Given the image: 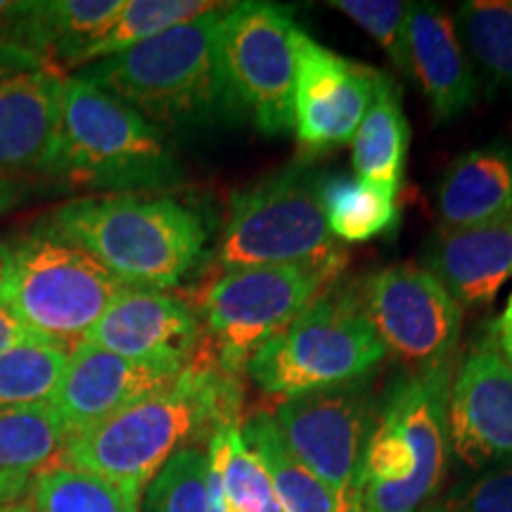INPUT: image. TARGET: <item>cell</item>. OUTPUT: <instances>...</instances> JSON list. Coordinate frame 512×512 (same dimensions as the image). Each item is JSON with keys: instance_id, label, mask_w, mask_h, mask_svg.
Listing matches in <instances>:
<instances>
[{"instance_id": "obj_35", "label": "cell", "mask_w": 512, "mask_h": 512, "mask_svg": "<svg viewBox=\"0 0 512 512\" xmlns=\"http://www.w3.org/2000/svg\"><path fill=\"white\" fill-rule=\"evenodd\" d=\"M0 512H34V508H31V501H17V503L0 505Z\"/></svg>"}, {"instance_id": "obj_26", "label": "cell", "mask_w": 512, "mask_h": 512, "mask_svg": "<svg viewBox=\"0 0 512 512\" xmlns=\"http://www.w3.org/2000/svg\"><path fill=\"white\" fill-rule=\"evenodd\" d=\"M140 496L67 465H50L31 482L34 512H138Z\"/></svg>"}, {"instance_id": "obj_20", "label": "cell", "mask_w": 512, "mask_h": 512, "mask_svg": "<svg viewBox=\"0 0 512 512\" xmlns=\"http://www.w3.org/2000/svg\"><path fill=\"white\" fill-rule=\"evenodd\" d=\"M441 228H470L512 214V145L465 152L437 188Z\"/></svg>"}, {"instance_id": "obj_27", "label": "cell", "mask_w": 512, "mask_h": 512, "mask_svg": "<svg viewBox=\"0 0 512 512\" xmlns=\"http://www.w3.org/2000/svg\"><path fill=\"white\" fill-rule=\"evenodd\" d=\"M207 453L219 470L228 512H283L266 467L247 448L240 425L221 427L209 439Z\"/></svg>"}, {"instance_id": "obj_15", "label": "cell", "mask_w": 512, "mask_h": 512, "mask_svg": "<svg viewBox=\"0 0 512 512\" xmlns=\"http://www.w3.org/2000/svg\"><path fill=\"white\" fill-rule=\"evenodd\" d=\"M183 370L185 366H171V363L131 361L81 342L69 354L67 368L50 406L69 439L110 418L121 408L171 387Z\"/></svg>"}, {"instance_id": "obj_33", "label": "cell", "mask_w": 512, "mask_h": 512, "mask_svg": "<svg viewBox=\"0 0 512 512\" xmlns=\"http://www.w3.org/2000/svg\"><path fill=\"white\" fill-rule=\"evenodd\" d=\"M34 335H29L27 330H24V325L19 323V320L12 316V313L5 309L3 304H0V354L3 351H8L10 347H15V344L24 342V339H29Z\"/></svg>"}, {"instance_id": "obj_4", "label": "cell", "mask_w": 512, "mask_h": 512, "mask_svg": "<svg viewBox=\"0 0 512 512\" xmlns=\"http://www.w3.org/2000/svg\"><path fill=\"white\" fill-rule=\"evenodd\" d=\"M451 363L399 375L377 401L361 472L363 512H425L444 482Z\"/></svg>"}, {"instance_id": "obj_22", "label": "cell", "mask_w": 512, "mask_h": 512, "mask_svg": "<svg viewBox=\"0 0 512 512\" xmlns=\"http://www.w3.org/2000/svg\"><path fill=\"white\" fill-rule=\"evenodd\" d=\"M351 145L356 176L396 197L406 166L408 124L399 93L384 74Z\"/></svg>"}, {"instance_id": "obj_7", "label": "cell", "mask_w": 512, "mask_h": 512, "mask_svg": "<svg viewBox=\"0 0 512 512\" xmlns=\"http://www.w3.org/2000/svg\"><path fill=\"white\" fill-rule=\"evenodd\" d=\"M387 351L356 294H320L290 328L247 361V375L268 396L318 392L373 375Z\"/></svg>"}, {"instance_id": "obj_34", "label": "cell", "mask_w": 512, "mask_h": 512, "mask_svg": "<svg viewBox=\"0 0 512 512\" xmlns=\"http://www.w3.org/2000/svg\"><path fill=\"white\" fill-rule=\"evenodd\" d=\"M496 347L501 351V356L512 366V292L508 297V304L501 313L496 323Z\"/></svg>"}, {"instance_id": "obj_3", "label": "cell", "mask_w": 512, "mask_h": 512, "mask_svg": "<svg viewBox=\"0 0 512 512\" xmlns=\"http://www.w3.org/2000/svg\"><path fill=\"white\" fill-rule=\"evenodd\" d=\"M38 230L67 240L128 287H176L202 259L207 228L169 197H86L57 207Z\"/></svg>"}, {"instance_id": "obj_32", "label": "cell", "mask_w": 512, "mask_h": 512, "mask_svg": "<svg viewBox=\"0 0 512 512\" xmlns=\"http://www.w3.org/2000/svg\"><path fill=\"white\" fill-rule=\"evenodd\" d=\"M425 512H512V463L472 472Z\"/></svg>"}, {"instance_id": "obj_8", "label": "cell", "mask_w": 512, "mask_h": 512, "mask_svg": "<svg viewBox=\"0 0 512 512\" xmlns=\"http://www.w3.org/2000/svg\"><path fill=\"white\" fill-rule=\"evenodd\" d=\"M320 183L323 176L302 162L235 192L219 247L226 271L342 261L325 223Z\"/></svg>"}, {"instance_id": "obj_16", "label": "cell", "mask_w": 512, "mask_h": 512, "mask_svg": "<svg viewBox=\"0 0 512 512\" xmlns=\"http://www.w3.org/2000/svg\"><path fill=\"white\" fill-rule=\"evenodd\" d=\"M83 342L131 361L188 366L200 342V323L178 297L147 287H126Z\"/></svg>"}, {"instance_id": "obj_37", "label": "cell", "mask_w": 512, "mask_h": 512, "mask_svg": "<svg viewBox=\"0 0 512 512\" xmlns=\"http://www.w3.org/2000/svg\"><path fill=\"white\" fill-rule=\"evenodd\" d=\"M12 8H15V3H5V0H0V24L5 22V17L10 15Z\"/></svg>"}, {"instance_id": "obj_12", "label": "cell", "mask_w": 512, "mask_h": 512, "mask_svg": "<svg viewBox=\"0 0 512 512\" xmlns=\"http://www.w3.org/2000/svg\"><path fill=\"white\" fill-rule=\"evenodd\" d=\"M361 302L384 351L399 358L408 373L451 363L463 309L425 266L382 268L366 280Z\"/></svg>"}, {"instance_id": "obj_6", "label": "cell", "mask_w": 512, "mask_h": 512, "mask_svg": "<svg viewBox=\"0 0 512 512\" xmlns=\"http://www.w3.org/2000/svg\"><path fill=\"white\" fill-rule=\"evenodd\" d=\"M128 285L72 242L38 230L0 249V304L69 354Z\"/></svg>"}, {"instance_id": "obj_31", "label": "cell", "mask_w": 512, "mask_h": 512, "mask_svg": "<svg viewBox=\"0 0 512 512\" xmlns=\"http://www.w3.org/2000/svg\"><path fill=\"white\" fill-rule=\"evenodd\" d=\"M332 8L344 12L387 53L399 72L408 74L406 38L411 3L401 0H332Z\"/></svg>"}, {"instance_id": "obj_11", "label": "cell", "mask_w": 512, "mask_h": 512, "mask_svg": "<svg viewBox=\"0 0 512 512\" xmlns=\"http://www.w3.org/2000/svg\"><path fill=\"white\" fill-rule=\"evenodd\" d=\"M373 377L285 399L273 422L287 448L342 503L361 496V472L373 434Z\"/></svg>"}, {"instance_id": "obj_38", "label": "cell", "mask_w": 512, "mask_h": 512, "mask_svg": "<svg viewBox=\"0 0 512 512\" xmlns=\"http://www.w3.org/2000/svg\"><path fill=\"white\" fill-rule=\"evenodd\" d=\"M3 200H8V197H5V192H3V185H0V204H3Z\"/></svg>"}, {"instance_id": "obj_18", "label": "cell", "mask_w": 512, "mask_h": 512, "mask_svg": "<svg viewBox=\"0 0 512 512\" xmlns=\"http://www.w3.org/2000/svg\"><path fill=\"white\" fill-rule=\"evenodd\" d=\"M406 57L408 74L425 93L434 119L444 124L470 110L477 98V76L451 12L434 3L413 5Z\"/></svg>"}, {"instance_id": "obj_2", "label": "cell", "mask_w": 512, "mask_h": 512, "mask_svg": "<svg viewBox=\"0 0 512 512\" xmlns=\"http://www.w3.org/2000/svg\"><path fill=\"white\" fill-rule=\"evenodd\" d=\"M226 8L164 31L79 76L133 107L152 126H195L242 114L223 74L219 34Z\"/></svg>"}, {"instance_id": "obj_29", "label": "cell", "mask_w": 512, "mask_h": 512, "mask_svg": "<svg viewBox=\"0 0 512 512\" xmlns=\"http://www.w3.org/2000/svg\"><path fill=\"white\" fill-rule=\"evenodd\" d=\"M463 46L496 86L512 91V0H470L458 10Z\"/></svg>"}, {"instance_id": "obj_21", "label": "cell", "mask_w": 512, "mask_h": 512, "mask_svg": "<svg viewBox=\"0 0 512 512\" xmlns=\"http://www.w3.org/2000/svg\"><path fill=\"white\" fill-rule=\"evenodd\" d=\"M67 444L50 403L0 408V505L17 503L34 477L60 460Z\"/></svg>"}, {"instance_id": "obj_28", "label": "cell", "mask_w": 512, "mask_h": 512, "mask_svg": "<svg viewBox=\"0 0 512 512\" xmlns=\"http://www.w3.org/2000/svg\"><path fill=\"white\" fill-rule=\"evenodd\" d=\"M69 351L29 337L0 354V408L50 403L67 368Z\"/></svg>"}, {"instance_id": "obj_23", "label": "cell", "mask_w": 512, "mask_h": 512, "mask_svg": "<svg viewBox=\"0 0 512 512\" xmlns=\"http://www.w3.org/2000/svg\"><path fill=\"white\" fill-rule=\"evenodd\" d=\"M242 439L249 451L261 460L271 479L275 496L283 512H342L344 503L294 458V453L280 437L273 415L256 413L242 427Z\"/></svg>"}, {"instance_id": "obj_13", "label": "cell", "mask_w": 512, "mask_h": 512, "mask_svg": "<svg viewBox=\"0 0 512 512\" xmlns=\"http://www.w3.org/2000/svg\"><path fill=\"white\" fill-rule=\"evenodd\" d=\"M294 128L309 152H328L354 140L375 98L382 72L358 64L294 29Z\"/></svg>"}, {"instance_id": "obj_19", "label": "cell", "mask_w": 512, "mask_h": 512, "mask_svg": "<svg viewBox=\"0 0 512 512\" xmlns=\"http://www.w3.org/2000/svg\"><path fill=\"white\" fill-rule=\"evenodd\" d=\"M425 268L460 306H486L512 278V214L470 228H441Z\"/></svg>"}, {"instance_id": "obj_10", "label": "cell", "mask_w": 512, "mask_h": 512, "mask_svg": "<svg viewBox=\"0 0 512 512\" xmlns=\"http://www.w3.org/2000/svg\"><path fill=\"white\" fill-rule=\"evenodd\" d=\"M294 29L275 3H233L223 12L219 53L235 105L266 136L294 128Z\"/></svg>"}, {"instance_id": "obj_9", "label": "cell", "mask_w": 512, "mask_h": 512, "mask_svg": "<svg viewBox=\"0 0 512 512\" xmlns=\"http://www.w3.org/2000/svg\"><path fill=\"white\" fill-rule=\"evenodd\" d=\"M339 266L342 261L233 268L214 280L202 297V313L221 368L230 375L245 370L256 349L290 328L320 297Z\"/></svg>"}, {"instance_id": "obj_30", "label": "cell", "mask_w": 512, "mask_h": 512, "mask_svg": "<svg viewBox=\"0 0 512 512\" xmlns=\"http://www.w3.org/2000/svg\"><path fill=\"white\" fill-rule=\"evenodd\" d=\"M145 512H209V453L185 446L166 460L147 486Z\"/></svg>"}, {"instance_id": "obj_25", "label": "cell", "mask_w": 512, "mask_h": 512, "mask_svg": "<svg viewBox=\"0 0 512 512\" xmlns=\"http://www.w3.org/2000/svg\"><path fill=\"white\" fill-rule=\"evenodd\" d=\"M396 197L358 176H323L320 204L330 235L342 242H368L399 221Z\"/></svg>"}, {"instance_id": "obj_24", "label": "cell", "mask_w": 512, "mask_h": 512, "mask_svg": "<svg viewBox=\"0 0 512 512\" xmlns=\"http://www.w3.org/2000/svg\"><path fill=\"white\" fill-rule=\"evenodd\" d=\"M228 3H211V0H126L119 17L105 29L98 41L91 43L76 57L72 67H88V64L105 60L124 50L140 46L164 31L195 22L204 15L226 8Z\"/></svg>"}, {"instance_id": "obj_36", "label": "cell", "mask_w": 512, "mask_h": 512, "mask_svg": "<svg viewBox=\"0 0 512 512\" xmlns=\"http://www.w3.org/2000/svg\"><path fill=\"white\" fill-rule=\"evenodd\" d=\"M342 512H363V508H361V496H351L349 501L344 503Z\"/></svg>"}, {"instance_id": "obj_17", "label": "cell", "mask_w": 512, "mask_h": 512, "mask_svg": "<svg viewBox=\"0 0 512 512\" xmlns=\"http://www.w3.org/2000/svg\"><path fill=\"white\" fill-rule=\"evenodd\" d=\"M64 74L27 67L0 76V171H50Z\"/></svg>"}, {"instance_id": "obj_14", "label": "cell", "mask_w": 512, "mask_h": 512, "mask_svg": "<svg viewBox=\"0 0 512 512\" xmlns=\"http://www.w3.org/2000/svg\"><path fill=\"white\" fill-rule=\"evenodd\" d=\"M448 444L467 470L512 463V366L494 342L467 351L448 392Z\"/></svg>"}, {"instance_id": "obj_1", "label": "cell", "mask_w": 512, "mask_h": 512, "mask_svg": "<svg viewBox=\"0 0 512 512\" xmlns=\"http://www.w3.org/2000/svg\"><path fill=\"white\" fill-rule=\"evenodd\" d=\"M240 387L219 358L192 356L171 387L121 408L67 439L57 463L143 494L162 465L192 441L238 425Z\"/></svg>"}, {"instance_id": "obj_5", "label": "cell", "mask_w": 512, "mask_h": 512, "mask_svg": "<svg viewBox=\"0 0 512 512\" xmlns=\"http://www.w3.org/2000/svg\"><path fill=\"white\" fill-rule=\"evenodd\" d=\"M48 174L95 190H145L178 181L157 126L79 74L64 76L57 150Z\"/></svg>"}]
</instances>
